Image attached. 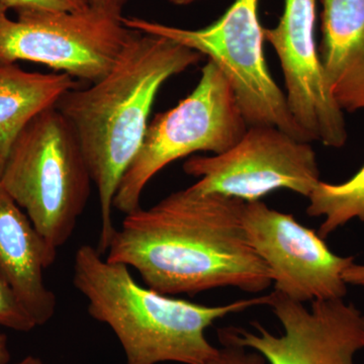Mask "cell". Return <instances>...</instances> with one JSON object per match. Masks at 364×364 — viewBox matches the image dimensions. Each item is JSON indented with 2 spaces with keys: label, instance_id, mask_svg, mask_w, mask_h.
I'll return each mask as SVG.
<instances>
[{
  "label": "cell",
  "instance_id": "8992f818",
  "mask_svg": "<svg viewBox=\"0 0 364 364\" xmlns=\"http://www.w3.org/2000/svg\"><path fill=\"white\" fill-rule=\"evenodd\" d=\"M231 85L212 62L191 95L149 123L142 146L119 182L114 208L124 215L141 208L144 189L167 165L198 152H226L247 131Z\"/></svg>",
  "mask_w": 364,
  "mask_h": 364
},
{
  "label": "cell",
  "instance_id": "52a82bcc",
  "mask_svg": "<svg viewBox=\"0 0 364 364\" xmlns=\"http://www.w3.org/2000/svg\"><path fill=\"white\" fill-rule=\"evenodd\" d=\"M16 13L11 20L0 4V64L35 62L90 83L112 70L135 33L124 25L123 16L92 6Z\"/></svg>",
  "mask_w": 364,
  "mask_h": 364
},
{
  "label": "cell",
  "instance_id": "277c9868",
  "mask_svg": "<svg viewBox=\"0 0 364 364\" xmlns=\"http://www.w3.org/2000/svg\"><path fill=\"white\" fill-rule=\"evenodd\" d=\"M91 183L75 132L55 105L16 136L0 173L1 188L56 251L73 235Z\"/></svg>",
  "mask_w": 364,
  "mask_h": 364
},
{
  "label": "cell",
  "instance_id": "8fae6325",
  "mask_svg": "<svg viewBox=\"0 0 364 364\" xmlns=\"http://www.w3.org/2000/svg\"><path fill=\"white\" fill-rule=\"evenodd\" d=\"M316 11L317 0H286L279 23L263 28V36L279 57L287 105L309 142L340 148L346 143V124L326 82L318 56Z\"/></svg>",
  "mask_w": 364,
  "mask_h": 364
},
{
  "label": "cell",
  "instance_id": "9a60e30c",
  "mask_svg": "<svg viewBox=\"0 0 364 364\" xmlns=\"http://www.w3.org/2000/svg\"><path fill=\"white\" fill-rule=\"evenodd\" d=\"M308 198L306 215L325 218L318 232L323 239L352 220L364 223V165L342 183L318 182Z\"/></svg>",
  "mask_w": 364,
  "mask_h": 364
},
{
  "label": "cell",
  "instance_id": "44dd1931",
  "mask_svg": "<svg viewBox=\"0 0 364 364\" xmlns=\"http://www.w3.org/2000/svg\"><path fill=\"white\" fill-rule=\"evenodd\" d=\"M11 361L9 339L0 328V364H9Z\"/></svg>",
  "mask_w": 364,
  "mask_h": 364
},
{
  "label": "cell",
  "instance_id": "7402d4cb",
  "mask_svg": "<svg viewBox=\"0 0 364 364\" xmlns=\"http://www.w3.org/2000/svg\"><path fill=\"white\" fill-rule=\"evenodd\" d=\"M14 364H44L40 358H35V356L28 355L26 358L21 359V361Z\"/></svg>",
  "mask_w": 364,
  "mask_h": 364
},
{
  "label": "cell",
  "instance_id": "e0dca14e",
  "mask_svg": "<svg viewBox=\"0 0 364 364\" xmlns=\"http://www.w3.org/2000/svg\"><path fill=\"white\" fill-rule=\"evenodd\" d=\"M0 4L16 11L26 9L77 11L88 7L85 0H0Z\"/></svg>",
  "mask_w": 364,
  "mask_h": 364
},
{
  "label": "cell",
  "instance_id": "4fadbf2b",
  "mask_svg": "<svg viewBox=\"0 0 364 364\" xmlns=\"http://www.w3.org/2000/svg\"><path fill=\"white\" fill-rule=\"evenodd\" d=\"M318 56L342 112L364 109V0H322Z\"/></svg>",
  "mask_w": 364,
  "mask_h": 364
},
{
  "label": "cell",
  "instance_id": "5b68a950",
  "mask_svg": "<svg viewBox=\"0 0 364 364\" xmlns=\"http://www.w3.org/2000/svg\"><path fill=\"white\" fill-rule=\"evenodd\" d=\"M259 0H234L219 20L198 30L122 18L135 32L174 41L218 67L226 77L248 126H274L309 142L287 105L286 93L275 82L263 51Z\"/></svg>",
  "mask_w": 364,
  "mask_h": 364
},
{
  "label": "cell",
  "instance_id": "603a6c76",
  "mask_svg": "<svg viewBox=\"0 0 364 364\" xmlns=\"http://www.w3.org/2000/svg\"><path fill=\"white\" fill-rule=\"evenodd\" d=\"M169 1L171 4H176V6H188V4L198 1V0H169Z\"/></svg>",
  "mask_w": 364,
  "mask_h": 364
},
{
  "label": "cell",
  "instance_id": "6da1fadb",
  "mask_svg": "<svg viewBox=\"0 0 364 364\" xmlns=\"http://www.w3.org/2000/svg\"><path fill=\"white\" fill-rule=\"evenodd\" d=\"M243 207L218 193L176 191L126 215L107 259L135 268L146 287L166 296L225 287L267 291L272 273L248 240Z\"/></svg>",
  "mask_w": 364,
  "mask_h": 364
},
{
  "label": "cell",
  "instance_id": "ac0fdd59",
  "mask_svg": "<svg viewBox=\"0 0 364 364\" xmlns=\"http://www.w3.org/2000/svg\"><path fill=\"white\" fill-rule=\"evenodd\" d=\"M214 358L205 364H267V360L256 351L233 344H222Z\"/></svg>",
  "mask_w": 364,
  "mask_h": 364
},
{
  "label": "cell",
  "instance_id": "7a4b0ae2",
  "mask_svg": "<svg viewBox=\"0 0 364 364\" xmlns=\"http://www.w3.org/2000/svg\"><path fill=\"white\" fill-rule=\"evenodd\" d=\"M200 60L202 55L174 41L135 32L105 77L85 90L67 91L55 105L75 132L97 188L102 255L117 231V188L142 146L160 88Z\"/></svg>",
  "mask_w": 364,
  "mask_h": 364
},
{
  "label": "cell",
  "instance_id": "ffe728a7",
  "mask_svg": "<svg viewBox=\"0 0 364 364\" xmlns=\"http://www.w3.org/2000/svg\"><path fill=\"white\" fill-rule=\"evenodd\" d=\"M343 279L347 286L350 284V286L363 287L364 289V265L356 264L355 262L351 263L345 269Z\"/></svg>",
  "mask_w": 364,
  "mask_h": 364
},
{
  "label": "cell",
  "instance_id": "2e32d148",
  "mask_svg": "<svg viewBox=\"0 0 364 364\" xmlns=\"http://www.w3.org/2000/svg\"><path fill=\"white\" fill-rule=\"evenodd\" d=\"M37 327V323L21 303L13 289L0 277V328L28 333Z\"/></svg>",
  "mask_w": 364,
  "mask_h": 364
},
{
  "label": "cell",
  "instance_id": "30bf717a",
  "mask_svg": "<svg viewBox=\"0 0 364 364\" xmlns=\"http://www.w3.org/2000/svg\"><path fill=\"white\" fill-rule=\"evenodd\" d=\"M242 222L249 242L272 273L274 291L305 303L344 299L345 269L354 262L330 250L324 239L264 203H244Z\"/></svg>",
  "mask_w": 364,
  "mask_h": 364
},
{
  "label": "cell",
  "instance_id": "d6986e66",
  "mask_svg": "<svg viewBox=\"0 0 364 364\" xmlns=\"http://www.w3.org/2000/svg\"><path fill=\"white\" fill-rule=\"evenodd\" d=\"M85 1L90 6L122 16V11L128 0H85Z\"/></svg>",
  "mask_w": 364,
  "mask_h": 364
},
{
  "label": "cell",
  "instance_id": "5bb4252c",
  "mask_svg": "<svg viewBox=\"0 0 364 364\" xmlns=\"http://www.w3.org/2000/svg\"><path fill=\"white\" fill-rule=\"evenodd\" d=\"M77 87V81L66 73H33L16 64H0V173L26 124Z\"/></svg>",
  "mask_w": 364,
  "mask_h": 364
},
{
  "label": "cell",
  "instance_id": "ba28073f",
  "mask_svg": "<svg viewBox=\"0 0 364 364\" xmlns=\"http://www.w3.org/2000/svg\"><path fill=\"white\" fill-rule=\"evenodd\" d=\"M310 143L277 127L249 126L226 152L191 157L183 163V171L198 179L189 186L193 191L244 203L257 202L277 189L309 198L321 181Z\"/></svg>",
  "mask_w": 364,
  "mask_h": 364
},
{
  "label": "cell",
  "instance_id": "3957f363",
  "mask_svg": "<svg viewBox=\"0 0 364 364\" xmlns=\"http://www.w3.org/2000/svg\"><path fill=\"white\" fill-rule=\"evenodd\" d=\"M73 284L91 317L116 335L126 364L207 363L219 348L205 330L230 314L267 303V296L215 306L173 299L140 286L127 265L104 259L86 244L76 251Z\"/></svg>",
  "mask_w": 364,
  "mask_h": 364
},
{
  "label": "cell",
  "instance_id": "7c38bea8",
  "mask_svg": "<svg viewBox=\"0 0 364 364\" xmlns=\"http://www.w3.org/2000/svg\"><path fill=\"white\" fill-rule=\"evenodd\" d=\"M58 251L48 245L28 215L0 186V277L37 323L47 324L57 309L44 272Z\"/></svg>",
  "mask_w": 364,
  "mask_h": 364
},
{
  "label": "cell",
  "instance_id": "9c48e42d",
  "mask_svg": "<svg viewBox=\"0 0 364 364\" xmlns=\"http://www.w3.org/2000/svg\"><path fill=\"white\" fill-rule=\"evenodd\" d=\"M267 306L284 328L275 336L260 323L256 332L229 327L218 330L222 344H233L258 352L269 364H355L364 349V314L343 299L303 303L274 291Z\"/></svg>",
  "mask_w": 364,
  "mask_h": 364
}]
</instances>
